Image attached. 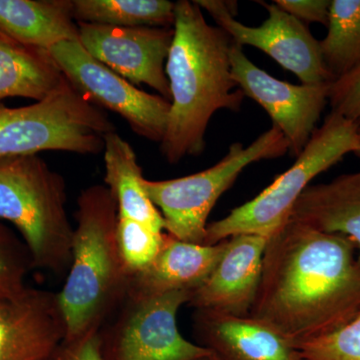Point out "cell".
<instances>
[{"instance_id":"cell-29","label":"cell","mask_w":360,"mask_h":360,"mask_svg":"<svg viewBox=\"0 0 360 360\" xmlns=\"http://www.w3.org/2000/svg\"><path fill=\"white\" fill-rule=\"evenodd\" d=\"M356 139V148H355L354 153L357 156V158H360V120L359 122H357Z\"/></svg>"},{"instance_id":"cell-20","label":"cell","mask_w":360,"mask_h":360,"mask_svg":"<svg viewBox=\"0 0 360 360\" xmlns=\"http://www.w3.org/2000/svg\"><path fill=\"white\" fill-rule=\"evenodd\" d=\"M65 82L49 51L0 37V101L20 96L40 101Z\"/></svg>"},{"instance_id":"cell-21","label":"cell","mask_w":360,"mask_h":360,"mask_svg":"<svg viewBox=\"0 0 360 360\" xmlns=\"http://www.w3.org/2000/svg\"><path fill=\"white\" fill-rule=\"evenodd\" d=\"M77 22L117 27H170L175 4L167 0H72Z\"/></svg>"},{"instance_id":"cell-9","label":"cell","mask_w":360,"mask_h":360,"mask_svg":"<svg viewBox=\"0 0 360 360\" xmlns=\"http://www.w3.org/2000/svg\"><path fill=\"white\" fill-rule=\"evenodd\" d=\"M49 51L66 79L87 101L122 116L134 134L162 141L170 110L168 99L135 87L92 58L79 40L60 42Z\"/></svg>"},{"instance_id":"cell-5","label":"cell","mask_w":360,"mask_h":360,"mask_svg":"<svg viewBox=\"0 0 360 360\" xmlns=\"http://www.w3.org/2000/svg\"><path fill=\"white\" fill-rule=\"evenodd\" d=\"M356 130L357 122L329 113L290 169L253 200L207 225L205 245H217L238 234L274 236L290 220L293 206L310 182L348 153H354Z\"/></svg>"},{"instance_id":"cell-15","label":"cell","mask_w":360,"mask_h":360,"mask_svg":"<svg viewBox=\"0 0 360 360\" xmlns=\"http://www.w3.org/2000/svg\"><path fill=\"white\" fill-rule=\"evenodd\" d=\"M196 343L221 360H305L300 348L266 322L195 309Z\"/></svg>"},{"instance_id":"cell-11","label":"cell","mask_w":360,"mask_h":360,"mask_svg":"<svg viewBox=\"0 0 360 360\" xmlns=\"http://www.w3.org/2000/svg\"><path fill=\"white\" fill-rule=\"evenodd\" d=\"M232 78L245 96L259 104L281 130L290 153L297 158L314 134L315 124L328 103L331 82L292 84L276 79L255 65L243 47H231Z\"/></svg>"},{"instance_id":"cell-3","label":"cell","mask_w":360,"mask_h":360,"mask_svg":"<svg viewBox=\"0 0 360 360\" xmlns=\"http://www.w3.org/2000/svg\"><path fill=\"white\" fill-rule=\"evenodd\" d=\"M75 219L70 267L58 293L66 340L98 333L124 302L131 278L118 251L117 205L110 188H85Z\"/></svg>"},{"instance_id":"cell-1","label":"cell","mask_w":360,"mask_h":360,"mask_svg":"<svg viewBox=\"0 0 360 360\" xmlns=\"http://www.w3.org/2000/svg\"><path fill=\"white\" fill-rule=\"evenodd\" d=\"M359 312L360 264L352 239L291 219L270 236L250 316L297 347Z\"/></svg>"},{"instance_id":"cell-25","label":"cell","mask_w":360,"mask_h":360,"mask_svg":"<svg viewBox=\"0 0 360 360\" xmlns=\"http://www.w3.org/2000/svg\"><path fill=\"white\" fill-rule=\"evenodd\" d=\"M297 347L305 360H360V312L338 330Z\"/></svg>"},{"instance_id":"cell-12","label":"cell","mask_w":360,"mask_h":360,"mask_svg":"<svg viewBox=\"0 0 360 360\" xmlns=\"http://www.w3.org/2000/svg\"><path fill=\"white\" fill-rule=\"evenodd\" d=\"M77 25L78 40L92 58L130 84L148 85L170 101L165 63L174 39L172 27Z\"/></svg>"},{"instance_id":"cell-31","label":"cell","mask_w":360,"mask_h":360,"mask_svg":"<svg viewBox=\"0 0 360 360\" xmlns=\"http://www.w3.org/2000/svg\"><path fill=\"white\" fill-rule=\"evenodd\" d=\"M4 33L0 32V37H4Z\"/></svg>"},{"instance_id":"cell-13","label":"cell","mask_w":360,"mask_h":360,"mask_svg":"<svg viewBox=\"0 0 360 360\" xmlns=\"http://www.w3.org/2000/svg\"><path fill=\"white\" fill-rule=\"evenodd\" d=\"M65 336L58 293L27 286L0 298V360H49Z\"/></svg>"},{"instance_id":"cell-24","label":"cell","mask_w":360,"mask_h":360,"mask_svg":"<svg viewBox=\"0 0 360 360\" xmlns=\"http://www.w3.org/2000/svg\"><path fill=\"white\" fill-rule=\"evenodd\" d=\"M32 269V260L25 243L0 220V298L22 292Z\"/></svg>"},{"instance_id":"cell-8","label":"cell","mask_w":360,"mask_h":360,"mask_svg":"<svg viewBox=\"0 0 360 360\" xmlns=\"http://www.w3.org/2000/svg\"><path fill=\"white\" fill-rule=\"evenodd\" d=\"M191 291L127 295L99 330L103 360H194L210 350L180 333L177 314Z\"/></svg>"},{"instance_id":"cell-10","label":"cell","mask_w":360,"mask_h":360,"mask_svg":"<svg viewBox=\"0 0 360 360\" xmlns=\"http://www.w3.org/2000/svg\"><path fill=\"white\" fill-rule=\"evenodd\" d=\"M219 27L231 37L233 44L250 45L260 49L276 60L284 70L291 71L302 84H319L333 82L322 58L321 44L314 39L307 26L276 4L260 2L269 13L267 20L259 26H248L234 18L236 2L220 0H196Z\"/></svg>"},{"instance_id":"cell-28","label":"cell","mask_w":360,"mask_h":360,"mask_svg":"<svg viewBox=\"0 0 360 360\" xmlns=\"http://www.w3.org/2000/svg\"><path fill=\"white\" fill-rule=\"evenodd\" d=\"M98 333L77 340H63L49 360H103Z\"/></svg>"},{"instance_id":"cell-26","label":"cell","mask_w":360,"mask_h":360,"mask_svg":"<svg viewBox=\"0 0 360 360\" xmlns=\"http://www.w3.org/2000/svg\"><path fill=\"white\" fill-rule=\"evenodd\" d=\"M328 103L331 113L352 122L360 120V63L330 84Z\"/></svg>"},{"instance_id":"cell-2","label":"cell","mask_w":360,"mask_h":360,"mask_svg":"<svg viewBox=\"0 0 360 360\" xmlns=\"http://www.w3.org/2000/svg\"><path fill=\"white\" fill-rule=\"evenodd\" d=\"M174 39L165 65L170 110L161 153L170 165L198 156L213 115L238 111L245 94L232 78L231 37L206 22L194 1L175 4Z\"/></svg>"},{"instance_id":"cell-30","label":"cell","mask_w":360,"mask_h":360,"mask_svg":"<svg viewBox=\"0 0 360 360\" xmlns=\"http://www.w3.org/2000/svg\"><path fill=\"white\" fill-rule=\"evenodd\" d=\"M194 360H221L217 356V354H213V352H210V354L205 355V356H201L200 359H196Z\"/></svg>"},{"instance_id":"cell-19","label":"cell","mask_w":360,"mask_h":360,"mask_svg":"<svg viewBox=\"0 0 360 360\" xmlns=\"http://www.w3.org/2000/svg\"><path fill=\"white\" fill-rule=\"evenodd\" d=\"M106 186L117 205L118 217L136 220L162 232L165 220L142 186V169L135 151L116 131L104 141Z\"/></svg>"},{"instance_id":"cell-22","label":"cell","mask_w":360,"mask_h":360,"mask_svg":"<svg viewBox=\"0 0 360 360\" xmlns=\"http://www.w3.org/2000/svg\"><path fill=\"white\" fill-rule=\"evenodd\" d=\"M333 80L360 63V0H331L328 33L319 41Z\"/></svg>"},{"instance_id":"cell-27","label":"cell","mask_w":360,"mask_h":360,"mask_svg":"<svg viewBox=\"0 0 360 360\" xmlns=\"http://www.w3.org/2000/svg\"><path fill=\"white\" fill-rule=\"evenodd\" d=\"M276 6L304 23L328 26L331 0H276Z\"/></svg>"},{"instance_id":"cell-23","label":"cell","mask_w":360,"mask_h":360,"mask_svg":"<svg viewBox=\"0 0 360 360\" xmlns=\"http://www.w3.org/2000/svg\"><path fill=\"white\" fill-rule=\"evenodd\" d=\"M163 232L136 220L118 217L116 241L123 264L130 276L153 262L160 251Z\"/></svg>"},{"instance_id":"cell-17","label":"cell","mask_w":360,"mask_h":360,"mask_svg":"<svg viewBox=\"0 0 360 360\" xmlns=\"http://www.w3.org/2000/svg\"><path fill=\"white\" fill-rule=\"evenodd\" d=\"M290 219L347 236L356 245L360 264V170L307 187L293 206Z\"/></svg>"},{"instance_id":"cell-16","label":"cell","mask_w":360,"mask_h":360,"mask_svg":"<svg viewBox=\"0 0 360 360\" xmlns=\"http://www.w3.org/2000/svg\"><path fill=\"white\" fill-rule=\"evenodd\" d=\"M227 239L217 245L186 243L163 233L160 251L146 269L130 278L129 295L155 296L189 290L205 283L224 255Z\"/></svg>"},{"instance_id":"cell-14","label":"cell","mask_w":360,"mask_h":360,"mask_svg":"<svg viewBox=\"0 0 360 360\" xmlns=\"http://www.w3.org/2000/svg\"><path fill=\"white\" fill-rule=\"evenodd\" d=\"M269 239L257 234L227 238L224 255L205 283L191 292L187 304L194 309L248 316L262 281Z\"/></svg>"},{"instance_id":"cell-18","label":"cell","mask_w":360,"mask_h":360,"mask_svg":"<svg viewBox=\"0 0 360 360\" xmlns=\"http://www.w3.org/2000/svg\"><path fill=\"white\" fill-rule=\"evenodd\" d=\"M0 32L45 51L79 37L72 0H0Z\"/></svg>"},{"instance_id":"cell-4","label":"cell","mask_w":360,"mask_h":360,"mask_svg":"<svg viewBox=\"0 0 360 360\" xmlns=\"http://www.w3.org/2000/svg\"><path fill=\"white\" fill-rule=\"evenodd\" d=\"M65 180L37 155L0 158V220L13 225L33 269L68 274L73 231Z\"/></svg>"},{"instance_id":"cell-7","label":"cell","mask_w":360,"mask_h":360,"mask_svg":"<svg viewBox=\"0 0 360 360\" xmlns=\"http://www.w3.org/2000/svg\"><path fill=\"white\" fill-rule=\"evenodd\" d=\"M288 143L276 127L258 136L250 146L231 144L229 153L213 167L187 176L168 180L143 179L142 186L165 220L167 233L205 245L207 219L217 200L251 163L285 155Z\"/></svg>"},{"instance_id":"cell-6","label":"cell","mask_w":360,"mask_h":360,"mask_svg":"<svg viewBox=\"0 0 360 360\" xmlns=\"http://www.w3.org/2000/svg\"><path fill=\"white\" fill-rule=\"evenodd\" d=\"M115 131L108 115L66 79L42 101L7 108L0 103V158L60 150L98 155Z\"/></svg>"}]
</instances>
